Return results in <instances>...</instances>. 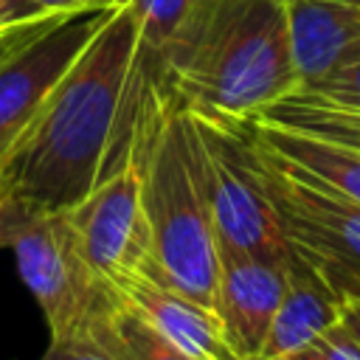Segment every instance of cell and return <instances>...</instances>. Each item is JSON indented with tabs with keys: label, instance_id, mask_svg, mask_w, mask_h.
Masks as SVG:
<instances>
[{
	"label": "cell",
	"instance_id": "6da1fadb",
	"mask_svg": "<svg viewBox=\"0 0 360 360\" xmlns=\"http://www.w3.org/2000/svg\"><path fill=\"white\" fill-rule=\"evenodd\" d=\"M141 31L118 0L42 107L0 155V194L68 211L96 186L132 79Z\"/></svg>",
	"mask_w": 360,
	"mask_h": 360
},
{
	"label": "cell",
	"instance_id": "7a4b0ae2",
	"mask_svg": "<svg viewBox=\"0 0 360 360\" xmlns=\"http://www.w3.org/2000/svg\"><path fill=\"white\" fill-rule=\"evenodd\" d=\"M155 56L188 107L228 118H256L301 84L290 0H194L177 37Z\"/></svg>",
	"mask_w": 360,
	"mask_h": 360
},
{
	"label": "cell",
	"instance_id": "3957f363",
	"mask_svg": "<svg viewBox=\"0 0 360 360\" xmlns=\"http://www.w3.org/2000/svg\"><path fill=\"white\" fill-rule=\"evenodd\" d=\"M0 248H8L17 273L39 304L51 340L87 338L93 318L110 304L112 287L82 253L68 211L31 208L0 194Z\"/></svg>",
	"mask_w": 360,
	"mask_h": 360
},
{
	"label": "cell",
	"instance_id": "277c9868",
	"mask_svg": "<svg viewBox=\"0 0 360 360\" xmlns=\"http://www.w3.org/2000/svg\"><path fill=\"white\" fill-rule=\"evenodd\" d=\"M256 177L290 250L304 259L338 295V301H360V202L304 174L292 163L273 155L250 129Z\"/></svg>",
	"mask_w": 360,
	"mask_h": 360
},
{
	"label": "cell",
	"instance_id": "5b68a950",
	"mask_svg": "<svg viewBox=\"0 0 360 360\" xmlns=\"http://www.w3.org/2000/svg\"><path fill=\"white\" fill-rule=\"evenodd\" d=\"M188 112L217 245L264 259H287L290 245L256 177L248 118L214 115L194 107Z\"/></svg>",
	"mask_w": 360,
	"mask_h": 360
},
{
	"label": "cell",
	"instance_id": "8992f818",
	"mask_svg": "<svg viewBox=\"0 0 360 360\" xmlns=\"http://www.w3.org/2000/svg\"><path fill=\"white\" fill-rule=\"evenodd\" d=\"M112 6L56 11L0 56V155L25 129Z\"/></svg>",
	"mask_w": 360,
	"mask_h": 360
},
{
	"label": "cell",
	"instance_id": "52a82bcc",
	"mask_svg": "<svg viewBox=\"0 0 360 360\" xmlns=\"http://www.w3.org/2000/svg\"><path fill=\"white\" fill-rule=\"evenodd\" d=\"M82 253L90 267L115 284L152 264L149 222L143 208V169L132 138V152L104 172L82 202L68 208Z\"/></svg>",
	"mask_w": 360,
	"mask_h": 360
},
{
	"label": "cell",
	"instance_id": "ba28073f",
	"mask_svg": "<svg viewBox=\"0 0 360 360\" xmlns=\"http://www.w3.org/2000/svg\"><path fill=\"white\" fill-rule=\"evenodd\" d=\"M287 287V259L219 248L214 309L239 360H256Z\"/></svg>",
	"mask_w": 360,
	"mask_h": 360
},
{
	"label": "cell",
	"instance_id": "9c48e42d",
	"mask_svg": "<svg viewBox=\"0 0 360 360\" xmlns=\"http://www.w3.org/2000/svg\"><path fill=\"white\" fill-rule=\"evenodd\" d=\"M188 360H239L214 307L174 290L152 267L110 284Z\"/></svg>",
	"mask_w": 360,
	"mask_h": 360
},
{
	"label": "cell",
	"instance_id": "30bf717a",
	"mask_svg": "<svg viewBox=\"0 0 360 360\" xmlns=\"http://www.w3.org/2000/svg\"><path fill=\"white\" fill-rule=\"evenodd\" d=\"M360 8L343 0H290V45L298 87L318 84L357 59Z\"/></svg>",
	"mask_w": 360,
	"mask_h": 360
},
{
	"label": "cell",
	"instance_id": "8fae6325",
	"mask_svg": "<svg viewBox=\"0 0 360 360\" xmlns=\"http://www.w3.org/2000/svg\"><path fill=\"white\" fill-rule=\"evenodd\" d=\"M343 304L326 287V281L292 250L287 256V287L273 315L270 332L256 360H281L335 323H340Z\"/></svg>",
	"mask_w": 360,
	"mask_h": 360
},
{
	"label": "cell",
	"instance_id": "7c38bea8",
	"mask_svg": "<svg viewBox=\"0 0 360 360\" xmlns=\"http://www.w3.org/2000/svg\"><path fill=\"white\" fill-rule=\"evenodd\" d=\"M248 121L259 143L267 146L273 155L292 163L304 174L326 183L329 188L346 194L349 200L360 202V149L312 138V135H304L278 124H267L259 118H248Z\"/></svg>",
	"mask_w": 360,
	"mask_h": 360
},
{
	"label": "cell",
	"instance_id": "4fadbf2b",
	"mask_svg": "<svg viewBox=\"0 0 360 360\" xmlns=\"http://www.w3.org/2000/svg\"><path fill=\"white\" fill-rule=\"evenodd\" d=\"M87 340L107 360H188L115 290L110 304L93 318Z\"/></svg>",
	"mask_w": 360,
	"mask_h": 360
},
{
	"label": "cell",
	"instance_id": "5bb4252c",
	"mask_svg": "<svg viewBox=\"0 0 360 360\" xmlns=\"http://www.w3.org/2000/svg\"><path fill=\"white\" fill-rule=\"evenodd\" d=\"M135 14L141 45L160 53L183 28L194 0H124Z\"/></svg>",
	"mask_w": 360,
	"mask_h": 360
},
{
	"label": "cell",
	"instance_id": "9a60e30c",
	"mask_svg": "<svg viewBox=\"0 0 360 360\" xmlns=\"http://www.w3.org/2000/svg\"><path fill=\"white\" fill-rule=\"evenodd\" d=\"M298 90L307 93V96H312V98H321L326 104H335V107L360 112V59H352V62L340 65L338 70H332L318 84L298 87Z\"/></svg>",
	"mask_w": 360,
	"mask_h": 360
},
{
	"label": "cell",
	"instance_id": "2e32d148",
	"mask_svg": "<svg viewBox=\"0 0 360 360\" xmlns=\"http://www.w3.org/2000/svg\"><path fill=\"white\" fill-rule=\"evenodd\" d=\"M281 360H360V343L346 332L343 323H335L332 329Z\"/></svg>",
	"mask_w": 360,
	"mask_h": 360
},
{
	"label": "cell",
	"instance_id": "e0dca14e",
	"mask_svg": "<svg viewBox=\"0 0 360 360\" xmlns=\"http://www.w3.org/2000/svg\"><path fill=\"white\" fill-rule=\"evenodd\" d=\"M45 360H107L87 338H73V340H51Z\"/></svg>",
	"mask_w": 360,
	"mask_h": 360
},
{
	"label": "cell",
	"instance_id": "ac0fdd59",
	"mask_svg": "<svg viewBox=\"0 0 360 360\" xmlns=\"http://www.w3.org/2000/svg\"><path fill=\"white\" fill-rule=\"evenodd\" d=\"M45 14H53V11H45L31 0H0V28L31 22V20H39Z\"/></svg>",
	"mask_w": 360,
	"mask_h": 360
},
{
	"label": "cell",
	"instance_id": "d6986e66",
	"mask_svg": "<svg viewBox=\"0 0 360 360\" xmlns=\"http://www.w3.org/2000/svg\"><path fill=\"white\" fill-rule=\"evenodd\" d=\"M45 11H70V8H84V6H112L118 0H31Z\"/></svg>",
	"mask_w": 360,
	"mask_h": 360
},
{
	"label": "cell",
	"instance_id": "ffe728a7",
	"mask_svg": "<svg viewBox=\"0 0 360 360\" xmlns=\"http://www.w3.org/2000/svg\"><path fill=\"white\" fill-rule=\"evenodd\" d=\"M53 14H56V11H53ZM45 17H51V14H45ZM45 17H39V20H31V22H22V25H11V28L0 31V56H3V53H6V51L14 45V42H20V39H22V37H25V34H28V31L37 25V22H42Z\"/></svg>",
	"mask_w": 360,
	"mask_h": 360
},
{
	"label": "cell",
	"instance_id": "44dd1931",
	"mask_svg": "<svg viewBox=\"0 0 360 360\" xmlns=\"http://www.w3.org/2000/svg\"><path fill=\"white\" fill-rule=\"evenodd\" d=\"M340 323L346 326V332L360 343V301L357 304H346L340 312Z\"/></svg>",
	"mask_w": 360,
	"mask_h": 360
},
{
	"label": "cell",
	"instance_id": "7402d4cb",
	"mask_svg": "<svg viewBox=\"0 0 360 360\" xmlns=\"http://www.w3.org/2000/svg\"><path fill=\"white\" fill-rule=\"evenodd\" d=\"M343 3H352V6H357V8H360V0H343Z\"/></svg>",
	"mask_w": 360,
	"mask_h": 360
},
{
	"label": "cell",
	"instance_id": "603a6c76",
	"mask_svg": "<svg viewBox=\"0 0 360 360\" xmlns=\"http://www.w3.org/2000/svg\"><path fill=\"white\" fill-rule=\"evenodd\" d=\"M357 59H360V42H357Z\"/></svg>",
	"mask_w": 360,
	"mask_h": 360
},
{
	"label": "cell",
	"instance_id": "cb8c5ba5",
	"mask_svg": "<svg viewBox=\"0 0 360 360\" xmlns=\"http://www.w3.org/2000/svg\"><path fill=\"white\" fill-rule=\"evenodd\" d=\"M20 25H22V22H20ZM8 28H11V25H8ZM0 31H6V28H0Z\"/></svg>",
	"mask_w": 360,
	"mask_h": 360
},
{
	"label": "cell",
	"instance_id": "d4e9b609",
	"mask_svg": "<svg viewBox=\"0 0 360 360\" xmlns=\"http://www.w3.org/2000/svg\"><path fill=\"white\" fill-rule=\"evenodd\" d=\"M39 360H45V354H42V357H39Z\"/></svg>",
	"mask_w": 360,
	"mask_h": 360
}]
</instances>
